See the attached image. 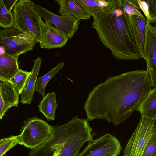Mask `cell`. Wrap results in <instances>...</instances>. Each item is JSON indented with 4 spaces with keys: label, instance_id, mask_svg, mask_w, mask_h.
<instances>
[{
    "label": "cell",
    "instance_id": "cb8c5ba5",
    "mask_svg": "<svg viewBox=\"0 0 156 156\" xmlns=\"http://www.w3.org/2000/svg\"><path fill=\"white\" fill-rule=\"evenodd\" d=\"M123 8L128 16L135 15L144 17L138 9L140 8L137 0H124L122 2Z\"/></svg>",
    "mask_w": 156,
    "mask_h": 156
},
{
    "label": "cell",
    "instance_id": "4316f807",
    "mask_svg": "<svg viewBox=\"0 0 156 156\" xmlns=\"http://www.w3.org/2000/svg\"><path fill=\"white\" fill-rule=\"evenodd\" d=\"M148 5L151 17L156 20V0H144Z\"/></svg>",
    "mask_w": 156,
    "mask_h": 156
},
{
    "label": "cell",
    "instance_id": "6da1fadb",
    "mask_svg": "<svg viewBox=\"0 0 156 156\" xmlns=\"http://www.w3.org/2000/svg\"><path fill=\"white\" fill-rule=\"evenodd\" d=\"M152 87L147 70L108 77L89 93L84 106L87 121L100 119L119 124L136 110Z\"/></svg>",
    "mask_w": 156,
    "mask_h": 156
},
{
    "label": "cell",
    "instance_id": "8fae6325",
    "mask_svg": "<svg viewBox=\"0 0 156 156\" xmlns=\"http://www.w3.org/2000/svg\"><path fill=\"white\" fill-rule=\"evenodd\" d=\"M40 26L41 38L40 46L41 48L50 49L60 48L66 44L69 40L68 37L50 23L44 22L41 19Z\"/></svg>",
    "mask_w": 156,
    "mask_h": 156
},
{
    "label": "cell",
    "instance_id": "5bb4252c",
    "mask_svg": "<svg viewBox=\"0 0 156 156\" xmlns=\"http://www.w3.org/2000/svg\"><path fill=\"white\" fill-rule=\"evenodd\" d=\"M93 18L99 17L114 6L116 0H76Z\"/></svg>",
    "mask_w": 156,
    "mask_h": 156
},
{
    "label": "cell",
    "instance_id": "484cf974",
    "mask_svg": "<svg viewBox=\"0 0 156 156\" xmlns=\"http://www.w3.org/2000/svg\"><path fill=\"white\" fill-rule=\"evenodd\" d=\"M140 9L146 16L147 20V25L151 23L156 24V20L152 19L150 15L148 5L144 0H137Z\"/></svg>",
    "mask_w": 156,
    "mask_h": 156
},
{
    "label": "cell",
    "instance_id": "44dd1931",
    "mask_svg": "<svg viewBox=\"0 0 156 156\" xmlns=\"http://www.w3.org/2000/svg\"><path fill=\"white\" fill-rule=\"evenodd\" d=\"M31 73V71L29 72L20 69L16 74L9 81L19 95L21 93Z\"/></svg>",
    "mask_w": 156,
    "mask_h": 156
},
{
    "label": "cell",
    "instance_id": "83f0119b",
    "mask_svg": "<svg viewBox=\"0 0 156 156\" xmlns=\"http://www.w3.org/2000/svg\"><path fill=\"white\" fill-rule=\"evenodd\" d=\"M18 0H3L4 5L7 10L10 12H12L16 4L18 1Z\"/></svg>",
    "mask_w": 156,
    "mask_h": 156
},
{
    "label": "cell",
    "instance_id": "d4e9b609",
    "mask_svg": "<svg viewBox=\"0 0 156 156\" xmlns=\"http://www.w3.org/2000/svg\"><path fill=\"white\" fill-rule=\"evenodd\" d=\"M142 156H156V130L148 140Z\"/></svg>",
    "mask_w": 156,
    "mask_h": 156
},
{
    "label": "cell",
    "instance_id": "7a4b0ae2",
    "mask_svg": "<svg viewBox=\"0 0 156 156\" xmlns=\"http://www.w3.org/2000/svg\"><path fill=\"white\" fill-rule=\"evenodd\" d=\"M123 0H116L110 10L93 18L92 27L112 56L119 60H135L141 58L128 16L122 5Z\"/></svg>",
    "mask_w": 156,
    "mask_h": 156
},
{
    "label": "cell",
    "instance_id": "d6986e66",
    "mask_svg": "<svg viewBox=\"0 0 156 156\" xmlns=\"http://www.w3.org/2000/svg\"><path fill=\"white\" fill-rule=\"evenodd\" d=\"M136 111L140 112L141 116L156 120V89H152Z\"/></svg>",
    "mask_w": 156,
    "mask_h": 156
},
{
    "label": "cell",
    "instance_id": "277c9868",
    "mask_svg": "<svg viewBox=\"0 0 156 156\" xmlns=\"http://www.w3.org/2000/svg\"><path fill=\"white\" fill-rule=\"evenodd\" d=\"M34 2L30 0H20L12 9L13 27L22 32L28 34L40 43V23L41 17L34 8Z\"/></svg>",
    "mask_w": 156,
    "mask_h": 156
},
{
    "label": "cell",
    "instance_id": "4fadbf2b",
    "mask_svg": "<svg viewBox=\"0 0 156 156\" xmlns=\"http://www.w3.org/2000/svg\"><path fill=\"white\" fill-rule=\"evenodd\" d=\"M59 6V13L61 16H71L79 21L90 19L91 16L76 0H56Z\"/></svg>",
    "mask_w": 156,
    "mask_h": 156
},
{
    "label": "cell",
    "instance_id": "7402d4cb",
    "mask_svg": "<svg viewBox=\"0 0 156 156\" xmlns=\"http://www.w3.org/2000/svg\"><path fill=\"white\" fill-rule=\"evenodd\" d=\"M14 20L12 12L6 9L3 0H0V26L4 29L13 27Z\"/></svg>",
    "mask_w": 156,
    "mask_h": 156
},
{
    "label": "cell",
    "instance_id": "603a6c76",
    "mask_svg": "<svg viewBox=\"0 0 156 156\" xmlns=\"http://www.w3.org/2000/svg\"><path fill=\"white\" fill-rule=\"evenodd\" d=\"M20 144L18 136L11 135L0 140V156H4L9 150L15 146Z\"/></svg>",
    "mask_w": 156,
    "mask_h": 156
},
{
    "label": "cell",
    "instance_id": "9a60e30c",
    "mask_svg": "<svg viewBox=\"0 0 156 156\" xmlns=\"http://www.w3.org/2000/svg\"><path fill=\"white\" fill-rule=\"evenodd\" d=\"M128 16L138 51L141 58H143L147 20L144 16L135 15Z\"/></svg>",
    "mask_w": 156,
    "mask_h": 156
},
{
    "label": "cell",
    "instance_id": "9c48e42d",
    "mask_svg": "<svg viewBox=\"0 0 156 156\" xmlns=\"http://www.w3.org/2000/svg\"><path fill=\"white\" fill-rule=\"evenodd\" d=\"M34 9L45 21L55 27L71 39L77 31L80 22L76 18L71 16H59L50 11L45 8L34 4Z\"/></svg>",
    "mask_w": 156,
    "mask_h": 156
},
{
    "label": "cell",
    "instance_id": "ba28073f",
    "mask_svg": "<svg viewBox=\"0 0 156 156\" xmlns=\"http://www.w3.org/2000/svg\"><path fill=\"white\" fill-rule=\"evenodd\" d=\"M122 148L117 138L110 133L92 139L77 156H118Z\"/></svg>",
    "mask_w": 156,
    "mask_h": 156
},
{
    "label": "cell",
    "instance_id": "ffe728a7",
    "mask_svg": "<svg viewBox=\"0 0 156 156\" xmlns=\"http://www.w3.org/2000/svg\"><path fill=\"white\" fill-rule=\"evenodd\" d=\"M65 63L60 62L55 68H52L50 71L44 76L37 79L35 91L38 92L43 98L45 96V88L49 81L64 67Z\"/></svg>",
    "mask_w": 156,
    "mask_h": 156
},
{
    "label": "cell",
    "instance_id": "ac0fdd59",
    "mask_svg": "<svg viewBox=\"0 0 156 156\" xmlns=\"http://www.w3.org/2000/svg\"><path fill=\"white\" fill-rule=\"evenodd\" d=\"M55 93H48L43 98L39 105V108L48 121L55 119V112L58 104L56 101Z\"/></svg>",
    "mask_w": 156,
    "mask_h": 156
},
{
    "label": "cell",
    "instance_id": "f1b7e54d",
    "mask_svg": "<svg viewBox=\"0 0 156 156\" xmlns=\"http://www.w3.org/2000/svg\"><path fill=\"white\" fill-rule=\"evenodd\" d=\"M154 27L155 28V29L156 30V25L154 26Z\"/></svg>",
    "mask_w": 156,
    "mask_h": 156
},
{
    "label": "cell",
    "instance_id": "5b68a950",
    "mask_svg": "<svg viewBox=\"0 0 156 156\" xmlns=\"http://www.w3.org/2000/svg\"><path fill=\"white\" fill-rule=\"evenodd\" d=\"M21 131L18 135L20 144L31 150L49 139L53 133V126L35 116L24 120Z\"/></svg>",
    "mask_w": 156,
    "mask_h": 156
},
{
    "label": "cell",
    "instance_id": "30bf717a",
    "mask_svg": "<svg viewBox=\"0 0 156 156\" xmlns=\"http://www.w3.org/2000/svg\"><path fill=\"white\" fill-rule=\"evenodd\" d=\"M143 58L147 66L154 89H156V30L151 24L147 25Z\"/></svg>",
    "mask_w": 156,
    "mask_h": 156
},
{
    "label": "cell",
    "instance_id": "52a82bcc",
    "mask_svg": "<svg viewBox=\"0 0 156 156\" xmlns=\"http://www.w3.org/2000/svg\"><path fill=\"white\" fill-rule=\"evenodd\" d=\"M156 130L155 120L141 116L124 150V156H142L146 145Z\"/></svg>",
    "mask_w": 156,
    "mask_h": 156
},
{
    "label": "cell",
    "instance_id": "8992f818",
    "mask_svg": "<svg viewBox=\"0 0 156 156\" xmlns=\"http://www.w3.org/2000/svg\"><path fill=\"white\" fill-rule=\"evenodd\" d=\"M36 43L30 35L14 27L0 30L1 50L9 55L18 57L20 55L33 50Z\"/></svg>",
    "mask_w": 156,
    "mask_h": 156
},
{
    "label": "cell",
    "instance_id": "2e32d148",
    "mask_svg": "<svg viewBox=\"0 0 156 156\" xmlns=\"http://www.w3.org/2000/svg\"><path fill=\"white\" fill-rule=\"evenodd\" d=\"M41 61V57H38L33 60L34 64L31 73L20 94L21 99L20 101L23 104H30L32 101Z\"/></svg>",
    "mask_w": 156,
    "mask_h": 156
},
{
    "label": "cell",
    "instance_id": "7c38bea8",
    "mask_svg": "<svg viewBox=\"0 0 156 156\" xmlns=\"http://www.w3.org/2000/svg\"><path fill=\"white\" fill-rule=\"evenodd\" d=\"M19 94L9 82L0 83V119H1L10 108L17 107Z\"/></svg>",
    "mask_w": 156,
    "mask_h": 156
},
{
    "label": "cell",
    "instance_id": "e0dca14e",
    "mask_svg": "<svg viewBox=\"0 0 156 156\" xmlns=\"http://www.w3.org/2000/svg\"><path fill=\"white\" fill-rule=\"evenodd\" d=\"M18 58L8 55L4 52L0 55V81L9 82L18 72Z\"/></svg>",
    "mask_w": 156,
    "mask_h": 156
},
{
    "label": "cell",
    "instance_id": "3957f363",
    "mask_svg": "<svg viewBox=\"0 0 156 156\" xmlns=\"http://www.w3.org/2000/svg\"><path fill=\"white\" fill-rule=\"evenodd\" d=\"M92 129L87 120L78 116L61 125L43 144L30 150L29 156H77L83 145L93 139Z\"/></svg>",
    "mask_w": 156,
    "mask_h": 156
}]
</instances>
